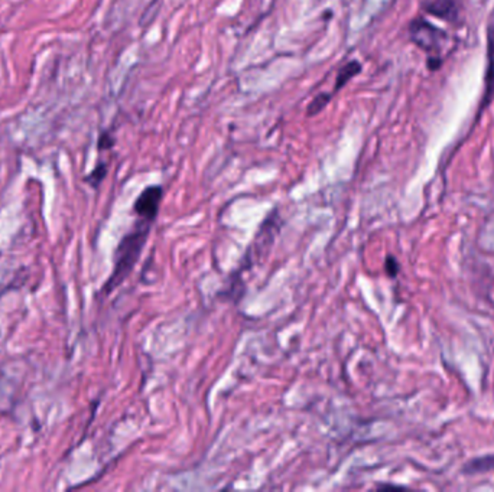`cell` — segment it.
<instances>
[{
    "label": "cell",
    "instance_id": "6",
    "mask_svg": "<svg viewBox=\"0 0 494 492\" xmlns=\"http://www.w3.org/2000/svg\"><path fill=\"white\" fill-rule=\"evenodd\" d=\"M360 72H361V64L358 61H350V62L344 64L337 72L334 90L335 91L342 90L351 79H354V77L358 75Z\"/></svg>",
    "mask_w": 494,
    "mask_h": 492
},
{
    "label": "cell",
    "instance_id": "2",
    "mask_svg": "<svg viewBox=\"0 0 494 492\" xmlns=\"http://www.w3.org/2000/svg\"><path fill=\"white\" fill-rule=\"evenodd\" d=\"M409 34H410L412 42L425 51L438 49L441 46V42L447 38V35L439 28L434 27L432 23L427 22L422 18H418L410 22Z\"/></svg>",
    "mask_w": 494,
    "mask_h": 492
},
{
    "label": "cell",
    "instance_id": "8",
    "mask_svg": "<svg viewBox=\"0 0 494 492\" xmlns=\"http://www.w3.org/2000/svg\"><path fill=\"white\" fill-rule=\"evenodd\" d=\"M331 97H332V94H328V93L318 94L314 100L311 101L306 114L311 117V116H316V114L321 113L328 106V102L331 101Z\"/></svg>",
    "mask_w": 494,
    "mask_h": 492
},
{
    "label": "cell",
    "instance_id": "10",
    "mask_svg": "<svg viewBox=\"0 0 494 492\" xmlns=\"http://www.w3.org/2000/svg\"><path fill=\"white\" fill-rule=\"evenodd\" d=\"M384 267H386V273L390 277H395L398 274V272H399V263L396 262V258L394 255H387Z\"/></svg>",
    "mask_w": 494,
    "mask_h": 492
},
{
    "label": "cell",
    "instance_id": "11",
    "mask_svg": "<svg viewBox=\"0 0 494 492\" xmlns=\"http://www.w3.org/2000/svg\"><path fill=\"white\" fill-rule=\"evenodd\" d=\"M115 145V139L112 138V135L109 132L103 133L98 139V149L100 150H106V149H112Z\"/></svg>",
    "mask_w": 494,
    "mask_h": 492
},
{
    "label": "cell",
    "instance_id": "7",
    "mask_svg": "<svg viewBox=\"0 0 494 492\" xmlns=\"http://www.w3.org/2000/svg\"><path fill=\"white\" fill-rule=\"evenodd\" d=\"M490 471H494V455L473 459L468 463H465L462 468V474H467V475H476V474H483Z\"/></svg>",
    "mask_w": 494,
    "mask_h": 492
},
{
    "label": "cell",
    "instance_id": "4",
    "mask_svg": "<svg viewBox=\"0 0 494 492\" xmlns=\"http://www.w3.org/2000/svg\"><path fill=\"white\" fill-rule=\"evenodd\" d=\"M494 95V28L488 29L487 36V71H486V90L483 107H486Z\"/></svg>",
    "mask_w": 494,
    "mask_h": 492
},
{
    "label": "cell",
    "instance_id": "5",
    "mask_svg": "<svg viewBox=\"0 0 494 492\" xmlns=\"http://www.w3.org/2000/svg\"><path fill=\"white\" fill-rule=\"evenodd\" d=\"M425 11L436 18L447 20H453L458 15L455 0H432L431 4L425 6Z\"/></svg>",
    "mask_w": 494,
    "mask_h": 492
},
{
    "label": "cell",
    "instance_id": "1",
    "mask_svg": "<svg viewBox=\"0 0 494 492\" xmlns=\"http://www.w3.org/2000/svg\"><path fill=\"white\" fill-rule=\"evenodd\" d=\"M153 221L139 218L135 222V227L120 240L116 253H115V269L109 280L103 288V292L109 295L127 279L130 272L136 266L139 257L143 251V247L148 241L150 232V225Z\"/></svg>",
    "mask_w": 494,
    "mask_h": 492
},
{
    "label": "cell",
    "instance_id": "9",
    "mask_svg": "<svg viewBox=\"0 0 494 492\" xmlns=\"http://www.w3.org/2000/svg\"><path fill=\"white\" fill-rule=\"evenodd\" d=\"M106 175H108V165L100 162V164L96 166V169L87 176V182L91 184L93 187H98L101 180H103L104 178H106Z\"/></svg>",
    "mask_w": 494,
    "mask_h": 492
},
{
    "label": "cell",
    "instance_id": "3",
    "mask_svg": "<svg viewBox=\"0 0 494 492\" xmlns=\"http://www.w3.org/2000/svg\"><path fill=\"white\" fill-rule=\"evenodd\" d=\"M164 198V190L160 185L148 187L135 201L134 211L139 218L155 221L158 217L161 201Z\"/></svg>",
    "mask_w": 494,
    "mask_h": 492
}]
</instances>
